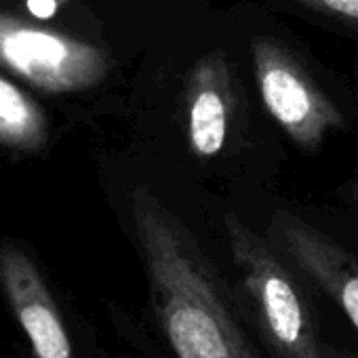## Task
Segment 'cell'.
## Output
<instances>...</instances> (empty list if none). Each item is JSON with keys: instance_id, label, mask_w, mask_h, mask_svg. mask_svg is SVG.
Segmentation results:
<instances>
[{"instance_id": "52a82bcc", "label": "cell", "mask_w": 358, "mask_h": 358, "mask_svg": "<svg viewBox=\"0 0 358 358\" xmlns=\"http://www.w3.org/2000/svg\"><path fill=\"white\" fill-rule=\"evenodd\" d=\"M232 85L222 55L203 57L188 85V139L199 158L217 156L228 137Z\"/></svg>"}, {"instance_id": "5b68a950", "label": "cell", "mask_w": 358, "mask_h": 358, "mask_svg": "<svg viewBox=\"0 0 358 358\" xmlns=\"http://www.w3.org/2000/svg\"><path fill=\"white\" fill-rule=\"evenodd\" d=\"M0 66L47 93L93 89L110 70L99 47L5 11H0Z\"/></svg>"}, {"instance_id": "7c38bea8", "label": "cell", "mask_w": 358, "mask_h": 358, "mask_svg": "<svg viewBox=\"0 0 358 358\" xmlns=\"http://www.w3.org/2000/svg\"><path fill=\"white\" fill-rule=\"evenodd\" d=\"M97 358H141V356H137L133 350H129V348H124V352H120V354H110V352H101Z\"/></svg>"}, {"instance_id": "8992f818", "label": "cell", "mask_w": 358, "mask_h": 358, "mask_svg": "<svg viewBox=\"0 0 358 358\" xmlns=\"http://www.w3.org/2000/svg\"><path fill=\"white\" fill-rule=\"evenodd\" d=\"M268 241L308 285L333 299L358 331V259L320 228L287 209L274 213Z\"/></svg>"}, {"instance_id": "3957f363", "label": "cell", "mask_w": 358, "mask_h": 358, "mask_svg": "<svg viewBox=\"0 0 358 358\" xmlns=\"http://www.w3.org/2000/svg\"><path fill=\"white\" fill-rule=\"evenodd\" d=\"M0 293L30 358H97L103 352L95 327L59 297L38 262L13 241H0Z\"/></svg>"}, {"instance_id": "9c48e42d", "label": "cell", "mask_w": 358, "mask_h": 358, "mask_svg": "<svg viewBox=\"0 0 358 358\" xmlns=\"http://www.w3.org/2000/svg\"><path fill=\"white\" fill-rule=\"evenodd\" d=\"M324 28L358 41V0H285Z\"/></svg>"}, {"instance_id": "ba28073f", "label": "cell", "mask_w": 358, "mask_h": 358, "mask_svg": "<svg viewBox=\"0 0 358 358\" xmlns=\"http://www.w3.org/2000/svg\"><path fill=\"white\" fill-rule=\"evenodd\" d=\"M49 135L41 106L20 87L0 76V145L13 150H38Z\"/></svg>"}, {"instance_id": "277c9868", "label": "cell", "mask_w": 358, "mask_h": 358, "mask_svg": "<svg viewBox=\"0 0 358 358\" xmlns=\"http://www.w3.org/2000/svg\"><path fill=\"white\" fill-rule=\"evenodd\" d=\"M251 55L266 110L303 154H318L333 133L348 129L337 103L282 45L257 38Z\"/></svg>"}, {"instance_id": "7a4b0ae2", "label": "cell", "mask_w": 358, "mask_h": 358, "mask_svg": "<svg viewBox=\"0 0 358 358\" xmlns=\"http://www.w3.org/2000/svg\"><path fill=\"white\" fill-rule=\"evenodd\" d=\"M224 230L232 280L268 358H327L318 312L303 278L236 215H226Z\"/></svg>"}, {"instance_id": "8fae6325", "label": "cell", "mask_w": 358, "mask_h": 358, "mask_svg": "<svg viewBox=\"0 0 358 358\" xmlns=\"http://www.w3.org/2000/svg\"><path fill=\"white\" fill-rule=\"evenodd\" d=\"M327 358H358V352H350V350H343V348H327Z\"/></svg>"}, {"instance_id": "30bf717a", "label": "cell", "mask_w": 358, "mask_h": 358, "mask_svg": "<svg viewBox=\"0 0 358 358\" xmlns=\"http://www.w3.org/2000/svg\"><path fill=\"white\" fill-rule=\"evenodd\" d=\"M337 196H339L343 203H348L350 207L358 209V177L350 179V182H345L343 186H339Z\"/></svg>"}, {"instance_id": "6da1fadb", "label": "cell", "mask_w": 358, "mask_h": 358, "mask_svg": "<svg viewBox=\"0 0 358 358\" xmlns=\"http://www.w3.org/2000/svg\"><path fill=\"white\" fill-rule=\"evenodd\" d=\"M131 228L148 299L141 316L108 303L124 348L141 358H268L234 280L148 190L131 196Z\"/></svg>"}]
</instances>
